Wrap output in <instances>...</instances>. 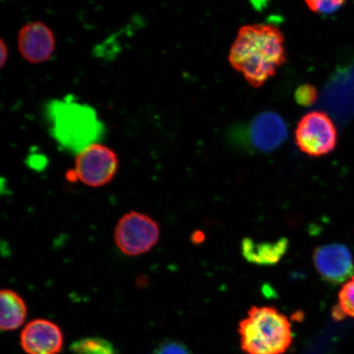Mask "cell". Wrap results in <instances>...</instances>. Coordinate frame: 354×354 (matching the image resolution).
Wrapping results in <instances>:
<instances>
[{
	"instance_id": "6da1fadb",
	"label": "cell",
	"mask_w": 354,
	"mask_h": 354,
	"mask_svg": "<svg viewBox=\"0 0 354 354\" xmlns=\"http://www.w3.org/2000/svg\"><path fill=\"white\" fill-rule=\"evenodd\" d=\"M286 60L285 39L271 24L243 26L230 50V64L251 86L264 85Z\"/></svg>"
},
{
	"instance_id": "7a4b0ae2",
	"label": "cell",
	"mask_w": 354,
	"mask_h": 354,
	"mask_svg": "<svg viewBox=\"0 0 354 354\" xmlns=\"http://www.w3.org/2000/svg\"><path fill=\"white\" fill-rule=\"evenodd\" d=\"M47 114L52 136L68 151L78 154L88 145L97 143L104 127L91 106L73 99L53 100Z\"/></svg>"
},
{
	"instance_id": "3957f363",
	"label": "cell",
	"mask_w": 354,
	"mask_h": 354,
	"mask_svg": "<svg viewBox=\"0 0 354 354\" xmlns=\"http://www.w3.org/2000/svg\"><path fill=\"white\" fill-rule=\"evenodd\" d=\"M238 332L242 351L247 354H283L293 342L289 319L270 306L251 308Z\"/></svg>"
},
{
	"instance_id": "277c9868",
	"label": "cell",
	"mask_w": 354,
	"mask_h": 354,
	"mask_svg": "<svg viewBox=\"0 0 354 354\" xmlns=\"http://www.w3.org/2000/svg\"><path fill=\"white\" fill-rule=\"evenodd\" d=\"M160 227L156 221L142 212L132 211L119 220L114 241L122 254L139 256L157 245Z\"/></svg>"
},
{
	"instance_id": "5b68a950",
	"label": "cell",
	"mask_w": 354,
	"mask_h": 354,
	"mask_svg": "<svg viewBox=\"0 0 354 354\" xmlns=\"http://www.w3.org/2000/svg\"><path fill=\"white\" fill-rule=\"evenodd\" d=\"M295 142L310 157H321L333 151L337 143V131L325 113L305 114L295 130Z\"/></svg>"
},
{
	"instance_id": "8992f818",
	"label": "cell",
	"mask_w": 354,
	"mask_h": 354,
	"mask_svg": "<svg viewBox=\"0 0 354 354\" xmlns=\"http://www.w3.org/2000/svg\"><path fill=\"white\" fill-rule=\"evenodd\" d=\"M119 161L113 149L100 143L88 145L77 154L75 170L78 179L88 187L99 188L116 176Z\"/></svg>"
},
{
	"instance_id": "52a82bcc",
	"label": "cell",
	"mask_w": 354,
	"mask_h": 354,
	"mask_svg": "<svg viewBox=\"0 0 354 354\" xmlns=\"http://www.w3.org/2000/svg\"><path fill=\"white\" fill-rule=\"evenodd\" d=\"M17 48L26 61L32 64L51 59L56 48V37L50 26L33 21L22 26L17 34Z\"/></svg>"
},
{
	"instance_id": "ba28073f",
	"label": "cell",
	"mask_w": 354,
	"mask_h": 354,
	"mask_svg": "<svg viewBox=\"0 0 354 354\" xmlns=\"http://www.w3.org/2000/svg\"><path fill=\"white\" fill-rule=\"evenodd\" d=\"M313 262L320 276L330 284L347 282L353 277L354 261L351 250L342 243L318 247Z\"/></svg>"
},
{
	"instance_id": "9c48e42d",
	"label": "cell",
	"mask_w": 354,
	"mask_h": 354,
	"mask_svg": "<svg viewBox=\"0 0 354 354\" xmlns=\"http://www.w3.org/2000/svg\"><path fill=\"white\" fill-rule=\"evenodd\" d=\"M21 345L28 354H59L64 347V333L50 320L35 319L21 333Z\"/></svg>"
},
{
	"instance_id": "30bf717a",
	"label": "cell",
	"mask_w": 354,
	"mask_h": 354,
	"mask_svg": "<svg viewBox=\"0 0 354 354\" xmlns=\"http://www.w3.org/2000/svg\"><path fill=\"white\" fill-rule=\"evenodd\" d=\"M252 145L262 152H271L286 142L288 128L284 119L272 111L261 113L252 121L249 129Z\"/></svg>"
},
{
	"instance_id": "8fae6325",
	"label": "cell",
	"mask_w": 354,
	"mask_h": 354,
	"mask_svg": "<svg viewBox=\"0 0 354 354\" xmlns=\"http://www.w3.org/2000/svg\"><path fill=\"white\" fill-rule=\"evenodd\" d=\"M0 328L3 331L19 328L28 315V307L24 298L15 291L4 289L0 293Z\"/></svg>"
},
{
	"instance_id": "7c38bea8",
	"label": "cell",
	"mask_w": 354,
	"mask_h": 354,
	"mask_svg": "<svg viewBox=\"0 0 354 354\" xmlns=\"http://www.w3.org/2000/svg\"><path fill=\"white\" fill-rule=\"evenodd\" d=\"M288 249L286 239L272 243H256L246 239L242 243L243 256L249 261L259 265L275 264L280 261Z\"/></svg>"
},
{
	"instance_id": "4fadbf2b",
	"label": "cell",
	"mask_w": 354,
	"mask_h": 354,
	"mask_svg": "<svg viewBox=\"0 0 354 354\" xmlns=\"http://www.w3.org/2000/svg\"><path fill=\"white\" fill-rule=\"evenodd\" d=\"M73 354H118L112 343L100 337L83 338L70 347Z\"/></svg>"
},
{
	"instance_id": "5bb4252c",
	"label": "cell",
	"mask_w": 354,
	"mask_h": 354,
	"mask_svg": "<svg viewBox=\"0 0 354 354\" xmlns=\"http://www.w3.org/2000/svg\"><path fill=\"white\" fill-rule=\"evenodd\" d=\"M338 302L334 313L335 319H343L344 317L354 318V276L339 290Z\"/></svg>"
},
{
	"instance_id": "9a60e30c",
	"label": "cell",
	"mask_w": 354,
	"mask_h": 354,
	"mask_svg": "<svg viewBox=\"0 0 354 354\" xmlns=\"http://www.w3.org/2000/svg\"><path fill=\"white\" fill-rule=\"evenodd\" d=\"M295 97L296 102L299 105L304 106V107H308V106L315 104L318 93L315 87L309 85V84H305V85L300 86L295 91Z\"/></svg>"
},
{
	"instance_id": "2e32d148",
	"label": "cell",
	"mask_w": 354,
	"mask_h": 354,
	"mask_svg": "<svg viewBox=\"0 0 354 354\" xmlns=\"http://www.w3.org/2000/svg\"><path fill=\"white\" fill-rule=\"evenodd\" d=\"M344 1H307L310 10L319 15H331L342 7Z\"/></svg>"
},
{
	"instance_id": "e0dca14e",
	"label": "cell",
	"mask_w": 354,
	"mask_h": 354,
	"mask_svg": "<svg viewBox=\"0 0 354 354\" xmlns=\"http://www.w3.org/2000/svg\"><path fill=\"white\" fill-rule=\"evenodd\" d=\"M153 354H190V352L183 344L168 340L159 344Z\"/></svg>"
},
{
	"instance_id": "ac0fdd59",
	"label": "cell",
	"mask_w": 354,
	"mask_h": 354,
	"mask_svg": "<svg viewBox=\"0 0 354 354\" xmlns=\"http://www.w3.org/2000/svg\"><path fill=\"white\" fill-rule=\"evenodd\" d=\"M0 66L3 68L6 66L8 57V48L3 39H0Z\"/></svg>"
},
{
	"instance_id": "d6986e66",
	"label": "cell",
	"mask_w": 354,
	"mask_h": 354,
	"mask_svg": "<svg viewBox=\"0 0 354 354\" xmlns=\"http://www.w3.org/2000/svg\"><path fill=\"white\" fill-rule=\"evenodd\" d=\"M66 178L68 179L71 183H75V181L78 180V176L76 170H69L66 171Z\"/></svg>"
}]
</instances>
